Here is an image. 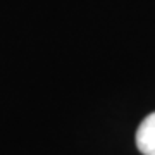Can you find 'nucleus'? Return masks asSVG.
I'll use <instances>...</instances> for the list:
<instances>
[{"mask_svg": "<svg viewBox=\"0 0 155 155\" xmlns=\"http://www.w3.org/2000/svg\"><path fill=\"white\" fill-rule=\"evenodd\" d=\"M136 147L143 155H155V112L145 117L136 129Z\"/></svg>", "mask_w": 155, "mask_h": 155, "instance_id": "f257e3e1", "label": "nucleus"}]
</instances>
